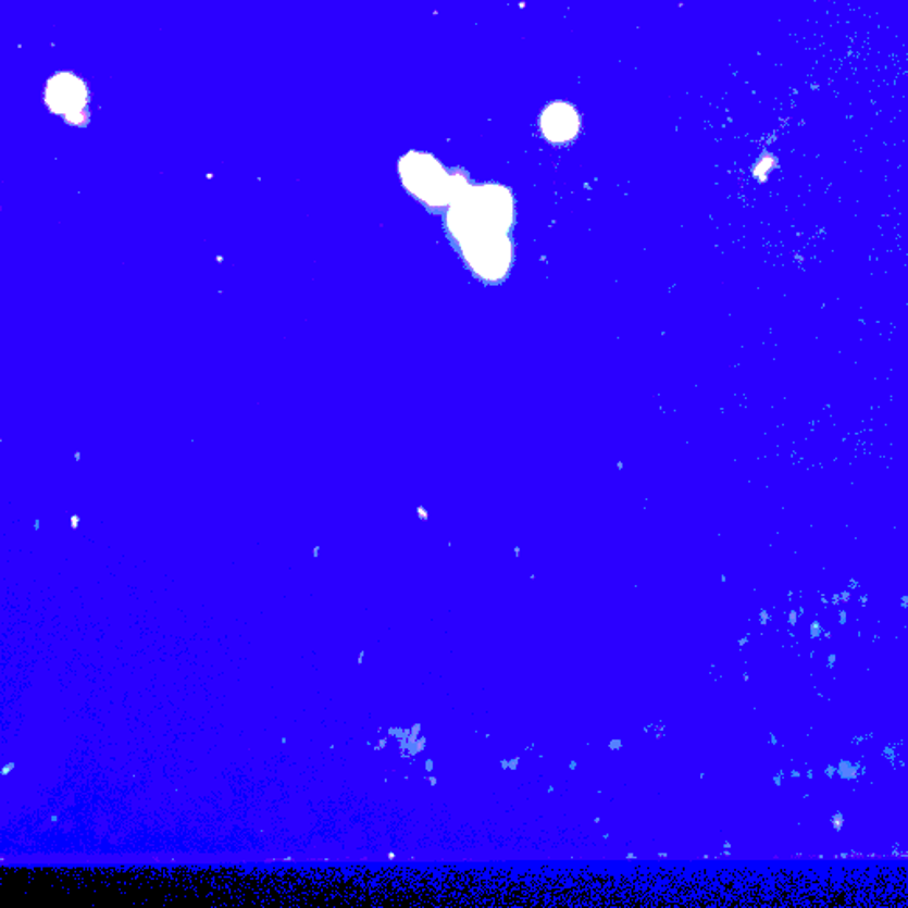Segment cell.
Wrapping results in <instances>:
<instances>
[{
	"instance_id": "6da1fadb",
	"label": "cell",
	"mask_w": 908,
	"mask_h": 908,
	"mask_svg": "<svg viewBox=\"0 0 908 908\" xmlns=\"http://www.w3.org/2000/svg\"><path fill=\"white\" fill-rule=\"evenodd\" d=\"M511 215L513 201L506 188L497 185L465 188L452 201L449 227L460 240L481 235H505Z\"/></svg>"
},
{
	"instance_id": "7a4b0ae2",
	"label": "cell",
	"mask_w": 908,
	"mask_h": 908,
	"mask_svg": "<svg viewBox=\"0 0 908 908\" xmlns=\"http://www.w3.org/2000/svg\"><path fill=\"white\" fill-rule=\"evenodd\" d=\"M399 174L405 187L430 204L455 201L465 190L460 176H451L432 154L410 151L399 162Z\"/></svg>"
},
{
	"instance_id": "3957f363",
	"label": "cell",
	"mask_w": 908,
	"mask_h": 908,
	"mask_svg": "<svg viewBox=\"0 0 908 908\" xmlns=\"http://www.w3.org/2000/svg\"><path fill=\"white\" fill-rule=\"evenodd\" d=\"M43 105L66 125L87 126L91 120V89L77 72H55L45 83Z\"/></svg>"
},
{
	"instance_id": "277c9868",
	"label": "cell",
	"mask_w": 908,
	"mask_h": 908,
	"mask_svg": "<svg viewBox=\"0 0 908 908\" xmlns=\"http://www.w3.org/2000/svg\"><path fill=\"white\" fill-rule=\"evenodd\" d=\"M463 254L485 279H499L510 266V244L505 235L472 236L462 240Z\"/></svg>"
},
{
	"instance_id": "5b68a950",
	"label": "cell",
	"mask_w": 908,
	"mask_h": 908,
	"mask_svg": "<svg viewBox=\"0 0 908 908\" xmlns=\"http://www.w3.org/2000/svg\"><path fill=\"white\" fill-rule=\"evenodd\" d=\"M539 128L545 139L550 140L552 145H567L577 137L581 130V116L572 103L553 101L542 112Z\"/></svg>"
},
{
	"instance_id": "8992f818",
	"label": "cell",
	"mask_w": 908,
	"mask_h": 908,
	"mask_svg": "<svg viewBox=\"0 0 908 908\" xmlns=\"http://www.w3.org/2000/svg\"><path fill=\"white\" fill-rule=\"evenodd\" d=\"M13 767H15V764H8V767H5L4 770H2V774H10L11 770H13Z\"/></svg>"
}]
</instances>
